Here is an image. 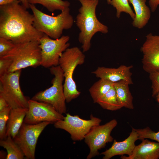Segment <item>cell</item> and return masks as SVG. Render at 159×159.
Segmentation results:
<instances>
[{"label": "cell", "mask_w": 159, "mask_h": 159, "mask_svg": "<svg viewBox=\"0 0 159 159\" xmlns=\"http://www.w3.org/2000/svg\"><path fill=\"white\" fill-rule=\"evenodd\" d=\"M19 0L0 5V37L15 44L39 41L44 34L34 25V16Z\"/></svg>", "instance_id": "obj_1"}, {"label": "cell", "mask_w": 159, "mask_h": 159, "mask_svg": "<svg viewBox=\"0 0 159 159\" xmlns=\"http://www.w3.org/2000/svg\"><path fill=\"white\" fill-rule=\"evenodd\" d=\"M81 4L76 17V23L80 31L78 40L82 44L83 52L88 51L94 35L98 32L106 34L108 27L97 19L96 13L99 0H77Z\"/></svg>", "instance_id": "obj_2"}, {"label": "cell", "mask_w": 159, "mask_h": 159, "mask_svg": "<svg viewBox=\"0 0 159 159\" xmlns=\"http://www.w3.org/2000/svg\"><path fill=\"white\" fill-rule=\"evenodd\" d=\"M34 16V25L39 31L51 38L57 39L62 36L64 30L72 27L74 19L69 7L62 10L56 16H51L38 9L34 4H29Z\"/></svg>", "instance_id": "obj_3"}, {"label": "cell", "mask_w": 159, "mask_h": 159, "mask_svg": "<svg viewBox=\"0 0 159 159\" xmlns=\"http://www.w3.org/2000/svg\"><path fill=\"white\" fill-rule=\"evenodd\" d=\"M83 52L77 47L68 48L59 59V65L63 72L64 93L68 103L77 98L80 94L77 90L73 75L76 67L85 62V56Z\"/></svg>", "instance_id": "obj_4"}, {"label": "cell", "mask_w": 159, "mask_h": 159, "mask_svg": "<svg viewBox=\"0 0 159 159\" xmlns=\"http://www.w3.org/2000/svg\"><path fill=\"white\" fill-rule=\"evenodd\" d=\"M3 57L10 59L12 61L8 72L28 67H37L40 65L41 58L39 41L15 44L13 48Z\"/></svg>", "instance_id": "obj_5"}, {"label": "cell", "mask_w": 159, "mask_h": 159, "mask_svg": "<svg viewBox=\"0 0 159 159\" xmlns=\"http://www.w3.org/2000/svg\"><path fill=\"white\" fill-rule=\"evenodd\" d=\"M49 70L54 76L52 81V86L37 92L32 99L48 103L59 113H65L67 108L63 84L64 80L63 72L59 65L49 68Z\"/></svg>", "instance_id": "obj_6"}, {"label": "cell", "mask_w": 159, "mask_h": 159, "mask_svg": "<svg viewBox=\"0 0 159 159\" xmlns=\"http://www.w3.org/2000/svg\"><path fill=\"white\" fill-rule=\"evenodd\" d=\"M21 70L8 72L0 77V96L11 109L28 108L29 99L22 92L19 84Z\"/></svg>", "instance_id": "obj_7"}, {"label": "cell", "mask_w": 159, "mask_h": 159, "mask_svg": "<svg viewBox=\"0 0 159 159\" xmlns=\"http://www.w3.org/2000/svg\"><path fill=\"white\" fill-rule=\"evenodd\" d=\"M69 39L68 35L54 39L44 34L39 40L41 49L40 65L46 68L58 65L62 53L69 46Z\"/></svg>", "instance_id": "obj_8"}, {"label": "cell", "mask_w": 159, "mask_h": 159, "mask_svg": "<svg viewBox=\"0 0 159 159\" xmlns=\"http://www.w3.org/2000/svg\"><path fill=\"white\" fill-rule=\"evenodd\" d=\"M101 121V119L92 114L90 120H85L78 115L73 116L67 113L63 119L55 122L54 126L68 132L73 140L80 141L84 139L93 126L100 125Z\"/></svg>", "instance_id": "obj_9"}, {"label": "cell", "mask_w": 159, "mask_h": 159, "mask_svg": "<svg viewBox=\"0 0 159 159\" xmlns=\"http://www.w3.org/2000/svg\"><path fill=\"white\" fill-rule=\"evenodd\" d=\"M51 123L46 121L35 124L23 122L13 139L26 158L35 159V149L38 138L46 126Z\"/></svg>", "instance_id": "obj_10"}, {"label": "cell", "mask_w": 159, "mask_h": 159, "mask_svg": "<svg viewBox=\"0 0 159 159\" xmlns=\"http://www.w3.org/2000/svg\"><path fill=\"white\" fill-rule=\"evenodd\" d=\"M117 124V120L114 119L104 125L95 126L91 128L84 138L90 150L87 159L98 155V150L104 148L107 143L113 141L111 133Z\"/></svg>", "instance_id": "obj_11"}, {"label": "cell", "mask_w": 159, "mask_h": 159, "mask_svg": "<svg viewBox=\"0 0 159 159\" xmlns=\"http://www.w3.org/2000/svg\"><path fill=\"white\" fill-rule=\"evenodd\" d=\"M28 104V110L24 121L26 123L35 124L46 121L54 123L64 117L48 103L31 99L29 100Z\"/></svg>", "instance_id": "obj_12"}, {"label": "cell", "mask_w": 159, "mask_h": 159, "mask_svg": "<svg viewBox=\"0 0 159 159\" xmlns=\"http://www.w3.org/2000/svg\"><path fill=\"white\" fill-rule=\"evenodd\" d=\"M140 48L144 70L149 74L159 72V35L147 34Z\"/></svg>", "instance_id": "obj_13"}, {"label": "cell", "mask_w": 159, "mask_h": 159, "mask_svg": "<svg viewBox=\"0 0 159 159\" xmlns=\"http://www.w3.org/2000/svg\"><path fill=\"white\" fill-rule=\"evenodd\" d=\"M132 67V65H123L117 68L100 67L92 73L100 79H105L114 83L125 80L130 85L133 84L130 71Z\"/></svg>", "instance_id": "obj_14"}, {"label": "cell", "mask_w": 159, "mask_h": 159, "mask_svg": "<svg viewBox=\"0 0 159 159\" xmlns=\"http://www.w3.org/2000/svg\"><path fill=\"white\" fill-rule=\"evenodd\" d=\"M138 140V134L135 128H132V131L127 138L120 142L114 140L111 147L100 154L104 155L102 159H109L116 155L125 154L131 155L136 146L135 142Z\"/></svg>", "instance_id": "obj_15"}, {"label": "cell", "mask_w": 159, "mask_h": 159, "mask_svg": "<svg viewBox=\"0 0 159 159\" xmlns=\"http://www.w3.org/2000/svg\"><path fill=\"white\" fill-rule=\"evenodd\" d=\"M122 159H158L159 158V143L152 142L147 139L142 140L135 146L130 156L121 155Z\"/></svg>", "instance_id": "obj_16"}, {"label": "cell", "mask_w": 159, "mask_h": 159, "mask_svg": "<svg viewBox=\"0 0 159 159\" xmlns=\"http://www.w3.org/2000/svg\"><path fill=\"white\" fill-rule=\"evenodd\" d=\"M134 9L135 17L133 20V27L139 29L143 28L148 23L151 17V11L146 4V0H128Z\"/></svg>", "instance_id": "obj_17"}, {"label": "cell", "mask_w": 159, "mask_h": 159, "mask_svg": "<svg viewBox=\"0 0 159 159\" xmlns=\"http://www.w3.org/2000/svg\"><path fill=\"white\" fill-rule=\"evenodd\" d=\"M28 108L11 109L6 125V136L14 139L18 133L24 122Z\"/></svg>", "instance_id": "obj_18"}, {"label": "cell", "mask_w": 159, "mask_h": 159, "mask_svg": "<svg viewBox=\"0 0 159 159\" xmlns=\"http://www.w3.org/2000/svg\"><path fill=\"white\" fill-rule=\"evenodd\" d=\"M127 81L122 80L114 82L115 88L118 102L122 107L132 109L134 108L133 97Z\"/></svg>", "instance_id": "obj_19"}, {"label": "cell", "mask_w": 159, "mask_h": 159, "mask_svg": "<svg viewBox=\"0 0 159 159\" xmlns=\"http://www.w3.org/2000/svg\"><path fill=\"white\" fill-rule=\"evenodd\" d=\"M114 83L104 79H100L95 82L89 90L93 102L97 103L99 99L114 86Z\"/></svg>", "instance_id": "obj_20"}, {"label": "cell", "mask_w": 159, "mask_h": 159, "mask_svg": "<svg viewBox=\"0 0 159 159\" xmlns=\"http://www.w3.org/2000/svg\"><path fill=\"white\" fill-rule=\"evenodd\" d=\"M0 146L7 151L6 159H23L25 157L21 149L11 136L0 140Z\"/></svg>", "instance_id": "obj_21"}, {"label": "cell", "mask_w": 159, "mask_h": 159, "mask_svg": "<svg viewBox=\"0 0 159 159\" xmlns=\"http://www.w3.org/2000/svg\"><path fill=\"white\" fill-rule=\"evenodd\" d=\"M97 103L103 109L112 111L122 108L118 102L114 86L100 99Z\"/></svg>", "instance_id": "obj_22"}, {"label": "cell", "mask_w": 159, "mask_h": 159, "mask_svg": "<svg viewBox=\"0 0 159 159\" xmlns=\"http://www.w3.org/2000/svg\"><path fill=\"white\" fill-rule=\"evenodd\" d=\"M29 4H39L45 7L48 11L53 12L55 11H62L66 8L69 7L70 2L67 1L63 0H27Z\"/></svg>", "instance_id": "obj_23"}, {"label": "cell", "mask_w": 159, "mask_h": 159, "mask_svg": "<svg viewBox=\"0 0 159 159\" xmlns=\"http://www.w3.org/2000/svg\"><path fill=\"white\" fill-rule=\"evenodd\" d=\"M110 4L115 8L117 18L120 17L122 12L128 14L132 20L135 18V14L129 5L128 0H111Z\"/></svg>", "instance_id": "obj_24"}, {"label": "cell", "mask_w": 159, "mask_h": 159, "mask_svg": "<svg viewBox=\"0 0 159 159\" xmlns=\"http://www.w3.org/2000/svg\"><path fill=\"white\" fill-rule=\"evenodd\" d=\"M10 107L0 111V139L3 140L6 138V125L11 110Z\"/></svg>", "instance_id": "obj_25"}, {"label": "cell", "mask_w": 159, "mask_h": 159, "mask_svg": "<svg viewBox=\"0 0 159 159\" xmlns=\"http://www.w3.org/2000/svg\"><path fill=\"white\" fill-rule=\"evenodd\" d=\"M135 129L138 134V140H142L145 139H150L159 143V131L155 132L149 127L143 129Z\"/></svg>", "instance_id": "obj_26"}, {"label": "cell", "mask_w": 159, "mask_h": 159, "mask_svg": "<svg viewBox=\"0 0 159 159\" xmlns=\"http://www.w3.org/2000/svg\"><path fill=\"white\" fill-rule=\"evenodd\" d=\"M149 74L152 83V96L159 104V72Z\"/></svg>", "instance_id": "obj_27"}, {"label": "cell", "mask_w": 159, "mask_h": 159, "mask_svg": "<svg viewBox=\"0 0 159 159\" xmlns=\"http://www.w3.org/2000/svg\"><path fill=\"white\" fill-rule=\"evenodd\" d=\"M14 45L15 44L11 40L0 37V57L6 55Z\"/></svg>", "instance_id": "obj_28"}, {"label": "cell", "mask_w": 159, "mask_h": 159, "mask_svg": "<svg viewBox=\"0 0 159 159\" xmlns=\"http://www.w3.org/2000/svg\"><path fill=\"white\" fill-rule=\"evenodd\" d=\"M12 63L10 59L4 57H0V77L8 72Z\"/></svg>", "instance_id": "obj_29"}, {"label": "cell", "mask_w": 159, "mask_h": 159, "mask_svg": "<svg viewBox=\"0 0 159 159\" xmlns=\"http://www.w3.org/2000/svg\"><path fill=\"white\" fill-rule=\"evenodd\" d=\"M149 4L152 12H154L159 6V0H149Z\"/></svg>", "instance_id": "obj_30"}, {"label": "cell", "mask_w": 159, "mask_h": 159, "mask_svg": "<svg viewBox=\"0 0 159 159\" xmlns=\"http://www.w3.org/2000/svg\"><path fill=\"white\" fill-rule=\"evenodd\" d=\"M9 107L5 99L0 96V111Z\"/></svg>", "instance_id": "obj_31"}, {"label": "cell", "mask_w": 159, "mask_h": 159, "mask_svg": "<svg viewBox=\"0 0 159 159\" xmlns=\"http://www.w3.org/2000/svg\"><path fill=\"white\" fill-rule=\"evenodd\" d=\"M19 0H0V5L7 4Z\"/></svg>", "instance_id": "obj_32"}, {"label": "cell", "mask_w": 159, "mask_h": 159, "mask_svg": "<svg viewBox=\"0 0 159 159\" xmlns=\"http://www.w3.org/2000/svg\"><path fill=\"white\" fill-rule=\"evenodd\" d=\"M21 4L27 9L29 8V4L27 0H19Z\"/></svg>", "instance_id": "obj_33"}, {"label": "cell", "mask_w": 159, "mask_h": 159, "mask_svg": "<svg viewBox=\"0 0 159 159\" xmlns=\"http://www.w3.org/2000/svg\"><path fill=\"white\" fill-rule=\"evenodd\" d=\"M107 2V4H110V3L111 1V0H106Z\"/></svg>", "instance_id": "obj_34"}]
</instances>
